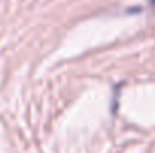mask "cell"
I'll use <instances>...</instances> for the list:
<instances>
[{
	"label": "cell",
	"mask_w": 155,
	"mask_h": 153,
	"mask_svg": "<svg viewBox=\"0 0 155 153\" xmlns=\"http://www.w3.org/2000/svg\"><path fill=\"white\" fill-rule=\"evenodd\" d=\"M148 2H149L151 5H154V3H155V0H148Z\"/></svg>",
	"instance_id": "obj_1"
}]
</instances>
